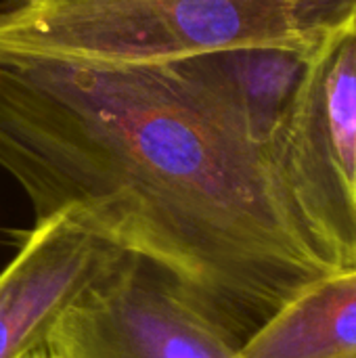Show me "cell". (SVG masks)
Wrapping results in <instances>:
<instances>
[{
    "label": "cell",
    "mask_w": 356,
    "mask_h": 358,
    "mask_svg": "<svg viewBox=\"0 0 356 358\" xmlns=\"http://www.w3.org/2000/svg\"><path fill=\"white\" fill-rule=\"evenodd\" d=\"M132 258L69 212L36 220L0 273V358H23L42 346L71 306Z\"/></svg>",
    "instance_id": "5"
},
{
    "label": "cell",
    "mask_w": 356,
    "mask_h": 358,
    "mask_svg": "<svg viewBox=\"0 0 356 358\" xmlns=\"http://www.w3.org/2000/svg\"><path fill=\"white\" fill-rule=\"evenodd\" d=\"M317 48H239L178 63L233 103L256 138L269 143Z\"/></svg>",
    "instance_id": "7"
},
{
    "label": "cell",
    "mask_w": 356,
    "mask_h": 358,
    "mask_svg": "<svg viewBox=\"0 0 356 358\" xmlns=\"http://www.w3.org/2000/svg\"><path fill=\"white\" fill-rule=\"evenodd\" d=\"M46 342L67 358H243L208 306L138 258L71 306Z\"/></svg>",
    "instance_id": "4"
},
{
    "label": "cell",
    "mask_w": 356,
    "mask_h": 358,
    "mask_svg": "<svg viewBox=\"0 0 356 358\" xmlns=\"http://www.w3.org/2000/svg\"><path fill=\"white\" fill-rule=\"evenodd\" d=\"M243 358H356V266L290 298L241 346Z\"/></svg>",
    "instance_id": "6"
},
{
    "label": "cell",
    "mask_w": 356,
    "mask_h": 358,
    "mask_svg": "<svg viewBox=\"0 0 356 358\" xmlns=\"http://www.w3.org/2000/svg\"><path fill=\"white\" fill-rule=\"evenodd\" d=\"M0 168L36 220L69 212L176 279L241 342L342 268L269 145L180 63L0 59Z\"/></svg>",
    "instance_id": "1"
},
{
    "label": "cell",
    "mask_w": 356,
    "mask_h": 358,
    "mask_svg": "<svg viewBox=\"0 0 356 358\" xmlns=\"http://www.w3.org/2000/svg\"><path fill=\"white\" fill-rule=\"evenodd\" d=\"M266 145L319 239L356 266V13L313 52Z\"/></svg>",
    "instance_id": "3"
},
{
    "label": "cell",
    "mask_w": 356,
    "mask_h": 358,
    "mask_svg": "<svg viewBox=\"0 0 356 358\" xmlns=\"http://www.w3.org/2000/svg\"><path fill=\"white\" fill-rule=\"evenodd\" d=\"M23 358H67L61 350H57L52 344H48V342H44L42 346H38V348H34L31 352H27Z\"/></svg>",
    "instance_id": "8"
},
{
    "label": "cell",
    "mask_w": 356,
    "mask_h": 358,
    "mask_svg": "<svg viewBox=\"0 0 356 358\" xmlns=\"http://www.w3.org/2000/svg\"><path fill=\"white\" fill-rule=\"evenodd\" d=\"M356 0H10L0 59L168 65L239 48H315Z\"/></svg>",
    "instance_id": "2"
}]
</instances>
